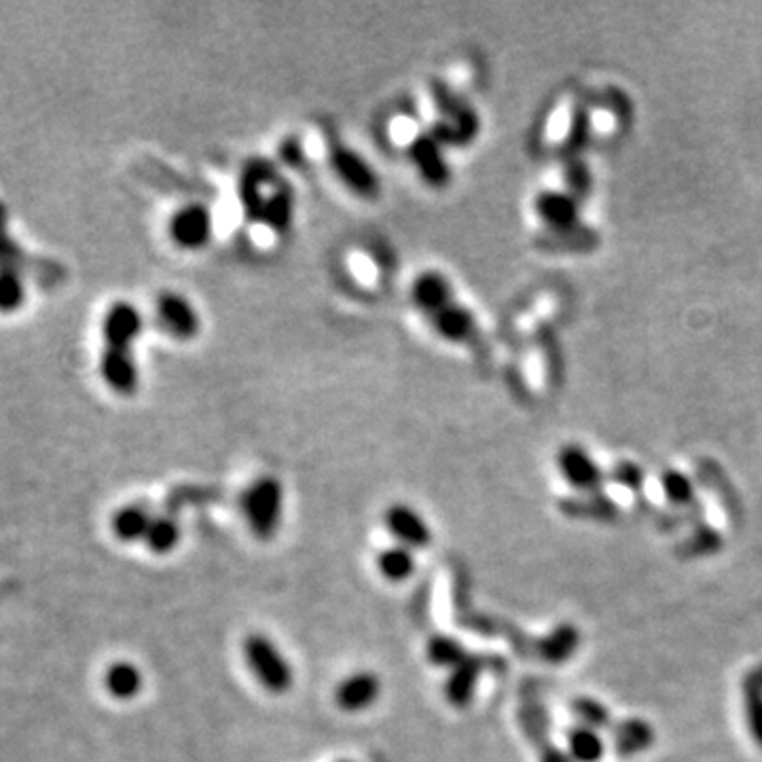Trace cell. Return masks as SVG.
I'll return each mask as SVG.
<instances>
[{
  "mask_svg": "<svg viewBox=\"0 0 762 762\" xmlns=\"http://www.w3.org/2000/svg\"><path fill=\"white\" fill-rule=\"evenodd\" d=\"M589 136H591V119H589L586 109L581 107V109L574 111L572 125H570V132H568L565 145H563L565 157H568V159H579V155L583 153V148H585L586 143H589Z\"/></svg>",
  "mask_w": 762,
  "mask_h": 762,
  "instance_id": "4316f807",
  "label": "cell"
},
{
  "mask_svg": "<svg viewBox=\"0 0 762 762\" xmlns=\"http://www.w3.org/2000/svg\"><path fill=\"white\" fill-rule=\"evenodd\" d=\"M180 524L170 515H157L153 517L150 526H148L147 536H145V545L148 551L155 556H170L172 551H177L180 545Z\"/></svg>",
  "mask_w": 762,
  "mask_h": 762,
  "instance_id": "44dd1931",
  "label": "cell"
},
{
  "mask_svg": "<svg viewBox=\"0 0 762 762\" xmlns=\"http://www.w3.org/2000/svg\"><path fill=\"white\" fill-rule=\"evenodd\" d=\"M652 739V731L650 727H646L642 722H631L629 729H625V735L623 739L618 741L620 746H627L625 752H636V750H642Z\"/></svg>",
  "mask_w": 762,
  "mask_h": 762,
  "instance_id": "4dcf8cb0",
  "label": "cell"
},
{
  "mask_svg": "<svg viewBox=\"0 0 762 762\" xmlns=\"http://www.w3.org/2000/svg\"><path fill=\"white\" fill-rule=\"evenodd\" d=\"M743 709L748 729L762 750V670L743 680Z\"/></svg>",
  "mask_w": 762,
  "mask_h": 762,
  "instance_id": "603a6c76",
  "label": "cell"
},
{
  "mask_svg": "<svg viewBox=\"0 0 762 762\" xmlns=\"http://www.w3.org/2000/svg\"><path fill=\"white\" fill-rule=\"evenodd\" d=\"M383 526L396 540V545H403L411 551L428 549L433 542V529L428 522L405 502H396L385 508Z\"/></svg>",
  "mask_w": 762,
  "mask_h": 762,
  "instance_id": "4fadbf2b",
  "label": "cell"
},
{
  "mask_svg": "<svg viewBox=\"0 0 762 762\" xmlns=\"http://www.w3.org/2000/svg\"><path fill=\"white\" fill-rule=\"evenodd\" d=\"M341 762H350V761H341Z\"/></svg>",
  "mask_w": 762,
  "mask_h": 762,
  "instance_id": "d6a6232c",
  "label": "cell"
},
{
  "mask_svg": "<svg viewBox=\"0 0 762 762\" xmlns=\"http://www.w3.org/2000/svg\"><path fill=\"white\" fill-rule=\"evenodd\" d=\"M534 212L549 229L565 234L579 227L581 202L568 191L547 189L534 198Z\"/></svg>",
  "mask_w": 762,
  "mask_h": 762,
  "instance_id": "5bb4252c",
  "label": "cell"
},
{
  "mask_svg": "<svg viewBox=\"0 0 762 762\" xmlns=\"http://www.w3.org/2000/svg\"><path fill=\"white\" fill-rule=\"evenodd\" d=\"M104 684H107V691L119 702H132L141 695V691L145 686V677H143V672L138 665L127 663V661H119L109 668Z\"/></svg>",
  "mask_w": 762,
  "mask_h": 762,
  "instance_id": "ac0fdd59",
  "label": "cell"
},
{
  "mask_svg": "<svg viewBox=\"0 0 762 762\" xmlns=\"http://www.w3.org/2000/svg\"><path fill=\"white\" fill-rule=\"evenodd\" d=\"M407 159L419 180L433 189H445L453 178L447 147L430 130H424L422 134H415L411 138Z\"/></svg>",
  "mask_w": 762,
  "mask_h": 762,
  "instance_id": "9c48e42d",
  "label": "cell"
},
{
  "mask_svg": "<svg viewBox=\"0 0 762 762\" xmlns=\"http://www.w3.org/2000/svg\"><path fill=\"white\" fill-rule=\"evenodd\" d=\"M29 299V284L26 276L20 273H4L0 276V314L11 316L18 314Z\"/></svg>",
  "mask_w": 762,
  "mask_h": 762,
  "instance_id": "d4e9b609",
  "label": "cell"
},
{
  "mask_svg": "<svg viewBox=\"0 0 762 762\" xmlns=\"http://www.w3.org/2000/svg\"><path fill=\"white\" fill-rule=\"evenodd\" d=\"M547 762H572V759H565V757H556V761H547Z\"/></svg>",
  "mask_w": 762,
  "mask_h": 762,
  "instance_id": "1f68e13d",
  "label": "cell"
},
{
  "mask_svg": "<svg viewBox=\"0 0 762 762\" xmlns=\"http://www.w3.org/2000/svg\"><path fill=\"white\" fill-rule=\"evenodd\" d=\"M426 657L435 668H445V670H453L458 668L467 657V648L462 646L460 640L449 638V636H435L428 646H426Z\"/></svg>",
  "mask_w": 762,
  "mask_h": 762,
  "instance_id": "cb8c5ba5",
  "label": "cell"
},
{
  "mask_svg": "<svg viewBox=\"0 0 762 762\" xmlns=\"http://www.w3.org/2000/svg\"><path fill=\"white\" fill-rule=\"evenodd\" d=\"M661 488L665 498L672 504H688L695 496V485L693 481L682 472V470L670 469L661 474Z\"/></svg>",
  "mask_w": 762,
  "mask_h": 762,
  "instance_id": "484cf974",
  "label": "cell"
},
{
  "mask_svg": "<svg viewBox=\"0 0 762 762\" xmlns=\"http://www.w3.org/2000/svg\"><path fill=\"white\" fill-rule=\"evenodd\" d=\"M166 234L180 253H202L216 235V216L204 202H187L168 216Z\"/></svg>",
  "mask_w": 762,
  "mask_h": 762,
  "instance_id": "8992f818",
  "label": "cell"
},
{
  "mask_svg": "<svg viewBox=\"0 0 762 762\" xmlns=\"http://www.w3.org/2000/svg\"><path fill=\"white\" fill-rule=\"evenodd\" d=\"M29 257L22 246L13 239L9 229V208L0 202V276L20 273L26 276Z\"/></svg>",
  "mask_w": 762,
  "mask_h": 762,
  "instance_id": "ffe728a7",
  "label": "cell"
},
{
  "mask_svg": "<svg viewBox=\"0 0 762 762\" xmlns=\"http://www.w3.org/2000/svg\"><path fill=\"white\" fill-rule=\"evenodd\" d=\"M244 659L250 674L267 693L284 695L293 688V665L271 638L264 634H250L244 640Z\"/></svg>",
  "mask_w": 762,
  "mask_h": 762,
  "instance_id": "5b68a950",
  "label": "cell"
},
{
  "mask_svg": "<svg viewBox=\"0 0 762 762\" xmlns=\"http://www.w3.org/2000/svg\"><path fill=\"white\" fill-rule=\"evenodd\" d=\"M239 511L255 538L271 540L280 531L284 517L282 481L273 474L255 479L239 498Z\"/></svg>",
  "mask_w": 762,
  "mask_h": 762,
  "instance_id": "3957f363",
  "label": "cell"
},
{
  "mask_svg": "<svg viewBox=\"0 0 762 762\" xmlns=\"http://www.w3.org/2000/svg\"><path fill=\"white\" fill-rule=\"evenodd\" d=\"M565 184H568V193H572L581 204L583 200L589 198L591 187H593V177L591 170L583 159H570L565 166Z\"/></svg>",
  "mask_w": 762,
  "mask_h": 762,
  "instance_id": "83f0119b",
  "label": "cell"
},
{
  "mask_svg": "<svg viewBox=\"0 0 762 762\" xmlns=\"http://www.w3.org/2000/svg\"><path fill=\"white\" fill-rule=\"evenodd\" d=\"M568 754L572 762H599L606 754V743L599 731L576 727L568 733Z\"/></svg>",
  "mask_w": 762,
  "mask_h": 762,
  "instance_id": "7402d4cb",
  "label": "cell"
},
{
  "mask_svg": "<svg viewBox=\"0 0 762 762\" xmlns=\"http://www.w3.org/2000/svg\"><path fill=\"white\" fill-rule=\"evenodd\" d=\"M574 709H576L574 714L583 720V727H591L597 731L599 727L608 722V711L593 699H579Z\"/></svg>",
  "mask_w": 762,
  "mask_h": 762,
  "instance_id": "f546056e",
  "label": "cell"
},
{
  "mask_svg": "<svg viewBox=\"0 0 762 762\" xmlns=\"http://www.w3.org/2000/svg\"><path fill=\"white\" fill-rule=\"evenodd\" d=\"M150 522H153V515L148 513L145 504H127V506H121L113 515L111 529L115 538L125 545L141 542V540L145 542Z\"/></svg>",
  "mask_w": 762,
  "mask_h": 762,
  "instance_id": "2e32d148",
  "label": "cell"
},
{
  "mask_svg": "<svg viewBox=\"0 0 762 762\" xmlns=\"http://www.w3.org/2000/svg\"><path fill=\"white\" fill-rule=\"evenodd\" d=\"M415 568H417L415 551H411L403 545H394V547L383 549L380 558H378V570H380L381 576L394 585L407 583L415 574Z\"/></svg>",
  "mask_w": 762,
  "mask_h": 762,
  "instance_id": "d6986e66",
  "label": "cell"
},
{
  "mask_svg": "<svg viewBox=\"0 0 762 762\" xmlns=\"http://www.w3.org/2000/svg\"><path fill=\"white\" fill-rule=\"evenodd\" d=\"M155 323L172 341L189 344L195 341L204 330V318L200 307L189 294L180 291H161L155 296L153 305Z\"/></svg>",
  "mask_w": 762,
  "mask_h": 762,
  "instance_id": "52a82bcc",
  "label": "cell"
},
{
  "mask_svg": "<svg viewBox=\"0 0 762 762\" xmlns=\"http://www.w3.org/2000/svg\"><path fill=\"white\" fill-rule=\"evenodd\" d=\"M424 323L437 335L439 341L449 346H467L472 344L479 335L477 314L462 299H456L453 303H449L447 307H442Z\"/></svg>",
  "mask_w": 762,
  "mask_h": 762,
  "instance_id": "7c38bea8",
  "label": "cell"
},
{
  "mask_svg": "<svg viewBox=\"0 0 762 762\" xmlns=\"http://www.w3.org/2000/svg\"><path fill=\"white\" fill-rule=\"evenodd\" d=\"M481 675V661L467 657L458 668L451 670V675L445 684V695L447 702L456 707H464L472 702L474 688Z\"/></svg>",
  "mask_w": 762,
  "mask_h": 762,
  "instance_id": "e0dca14e",
  "label": "cell"
},
{
  "mask_svg": "<svg viewBox=\"0 0 762 762\" xmlns=\"http://www.w3.org/2000/svg\"><path fill=\"white\" fill-rule=\"evenodd\" d=\"M556 462H558L559 474L574 490L597 492L606 481V472L583 445H576V442L563 445L558 451Z\"/></svg>",
  "mask_w": 762,
  "mask_h": 762,
  "instance_id": "8fae6325",
  "label": "cell"
},
{
  "mask_svg": "<svg viewBox=\"0 0 762 762\" xmlns=\"http://www.w3.org/2000/svg\"><path fill=\"white\" fill-rule=\"evenodd\" d=\"M381 680L373 672H356L335 688V704L346 714H360L380 702Z\"/></svg>",
  "mask_w": 762,
  "mask_h": 762,
  "instance_id": "9a60e30c",
  "label": "cell"
},
{
  "mask_svg": "<svg viewBox=\"0 0 762 762\" xmlns=\"http://www.w3.org/2000/svg\"><path fill=\"white\" fill-rule=\"evenodd\" d=\"M456 299H460L458 289L442 269H422L411 280V307L419 314L422 321H428Z\"/></svg>",
  "mask_w": 762,
  "mask_h": 762,
  "instance_id": "30bf717a",
  "label": "cell"
},
{
  "mask_svg": "<svg viewBox=\"0 0 762 762\" xmlns=\"http://www.w3.org/2000/svg\"><path fill=\"white\" fill-rule=\"evenodd\" d=\"M613 481L627 488V490H640L642 483H645V470L640 469L636 462H629V460H623L618 462L613 472H610Z\"/></svg>",
  "mask_w": 762,
  "mask_h": 762,
  "instance_id": "f1b7e54d",
  "label": "cell"
},
{
  "mask_svg": "<svg viewBox=\"0 0 762 762\" xmlns=\"http://www.w3.org/2000/svg\"><path fill=\"white\" fill-rule=\"evenodd\" d=\"M237 200L246 223L264 227L276 237L291 234L296 195L280 166L265 157L248 159L237 175Z\"/></svg>",
  "mask_w": 762,
  "mask_h": 762,
  "instance_id": "7a4b0ae2",
  "label": "cell"
},
{
  "mask_svg": "<svg viewBox=\"0 0 762 762\" xmlns=\"http://www.w3.org/2000/svg\"><path fill=\"white\" fill-rule=\"evenodd\" d=\"M439 117L428 127L445 147H469L479 134V115L469 102L447 91L437 93Z\"/></svg>",
  "mask_w": 762,
  "mask_h": 762,
  "instance_id": "ba28073f",
  "label": "cell"
},
{
  "mask_svg": "<svg viewBox=\"0 0 762 762\" xmlns=\"http://www.w3.org/2000/svg\"><path fill=\"white\" fill-rule=\"evenodd\" d=\"M326 161L337 182L365 202H376L383 191V180L378 168L358 150L346 143H333L326 150Z\"/></svg>",
  "mask_w": 762,
  "mask_h": 762,
  "instance_id": "277c9868",
  "label": "cell"
},
{
  "mask_svg": "<svg viewBox=\"0 0 762 762\" xmlns=\"http://www.w3.org/2000/svg\"><path fill=\"white\" fill-rule=\"evenodd\" d=\"M147 328L145 312L127 299L113 301L100 323L98 376L119 399H132L143 383L138 344Z\"/></svg>",
  "mask_w": 762,
  "mask_h": 762,
  "instance_id": "6da1fadb",
  "label": "cell"
}]
</instances>
